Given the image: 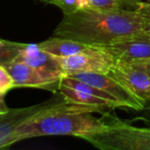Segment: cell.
<instances>
[{
    "instance_id": "6da1fadb",
    "label": "cell",
    "mask_w": 150,
    "mask_h": 150,
    "mask_svg": "<svg viewBox=\"0 0 150 150\" xmlns=\"http://www.w3.org/2000/svg\"><path fill=\"white\" fill-rule=\"evenodd\" d=\"M148 24L135 8L78 9L63 16L54 36L76 40L88 46H106L144 33Z\"/></svg>"
},
{
    "instance_id": "7a4b0ae2",
    "label": "cell",
    "mask_w": 150,
    "mask_h": 150,
    "mask_svg": "<svg viewBox=\"0 0 150 150\" xmlns=\"http://www.w3.org/2000/svg\"><path fill=\"white\" fill-rule=\"evenodd\" d=\"M102 109L65 102L45 113L24 122L16 132L18 142L44 136H71L86 139L106 127Z\"/></svg>"
},
{
    "instance_id": "3957f363",
    "label": "cell",
    "mask_w": 150,
    "mask_h": 150,
    "mask_svg": "<svg viewBox=\"0 0 150 150\" xmlns=\"http://www.w3.org/2000/svg\"><path fill=\"white\" fill-rule=\"evenodd\" d=\"M106 127L86 138L102 150H150V127H136L122 121L110 111L102 114Z\"/></svg>"
},
{
    "instance_id": "277c9868",
    "label": "cell",
    "mask_w": 150,
    "mask_h": 150,
    "mask_svg": "<svg viewBox=\"0 0 150 150\" xmlns=\"http://www.w3.org/2000/svg\"><path fill=\"white\" fill-rule=\"evenodd\" d=\"M65 102H67V100L58 93V96L43 103L25 108L9 109L8 112L0 114V149H6L18 143L16 132L24 122L47 112Z\"/></svg>"
},
{
    "instance_id": "5b68a950",
    "label": "cell",
    "mask_w": 150,
    "mask_h": 150,
    "mask_svg": "<svg viewBox=\"0 0 150 150\" xmlns=\"http://www.w3.org/2000/svg\"><path fill=\"white\" fill-rule=\"evenodd\" d=\"M58 59L64 75L86 72L109 73L116 63L115 59L101 46H88L77 54Z\"/></svg>"
},
{
    "instance_id": "8992f818",
    "label": "cell",
    "mask_w": 150,
    "mask_h": 150,
    "mask_svg": "<svg viewBox=\"0 0 150 150\" xmlns=\"http://www.w3.org/2000/svg\"><path fill=\"white\" fill-rule=\"evenodd\" d=\"M108 74L142 102H150V62H116Z\"/></svg>"
},
{
    "instance_id": "52a82bcc",
    "label": "cell",
    "mask_w": 150,
    "mask_h": 150,
    "mask_svg": "<svg viewBox=\"0 0 150 150\" xmlns=\"http://www.w3.org/2000/svg\"><path fill=\"white\" fill-rule=\"evenodd\" d=\"M13 80V88H34L59 93L62 73L29 66L20 61H13L3 66Z\"/></svg>"
},
{
    "instance_id": "ba28073f",
    "label": "cell",
    "mask_w": 150,
    "mask_h": 150,
    "mask_svg": "<svg viewBox=\"0 0 150 150\" xmlns=\"http://www.w3.org/2000/svg\"><path fill=\"white\" fill-rule=\"evenodd\" d=\"M76 79H79L86 83L96 86L97 88L103 91L109 96H111L120 108H127L135 111H142L145 107V103L133 95L123 84L117 79L112 77L108 73H96L86 72L76 73V74L67 75Z\"/></svg>"
},
{
    "instance_id": "9c48e42d",
    "label": "cell",
    "mask_w": 150,
    "mask_h": 150,
    "mask_svg": "<svg viewBox=\"0 0 150 150\" xmlns=\"http://www.w3.org/2000/svg\"><path fill=\"white\" fill-rule=\"evenodd\" d=\"M101 47H104L116 62H150V36L145 32Z\"/></svg>"
},
{
    "instance_id": "30bf717a",
    "label": "cell",
    "mask_w": 150,
    "mask_h": 150,
    "mask_svg": "<svg viewBox=\"0 0 150 150\" xmlns=\"http://www.w3.org/2000/svg\"><path fill=\"white\" fill-rule=\"evenodd\" d=\"M17 61L23 62L35 68L64 74L59 63L58 57H54L41 50L38 43H26L17 58Z\"/></svg>"
},
{
    "instance_id": "8fae6325",
    "label": "cell",
    "mask_w": 150,
    "mask_h": 150,
    "mask_svg": "<svg viewBox=\"0 0 150 150\" xmlns=\"http://www.w3.org/2000/svg\"><path fill=\"white\" fill-rule=\"evenodd\" d=\"M59 93L70 103L84 105V106L96 107V108L102 109L104 112H109V111L114 110V109L117 108L116 105L105 100V99L97 97L95 95L88 94V93H86L83 91L70 88V86H66V84L62 83V82L60 83Z\"/></svg>"
},
{
    "instance_id": "7c38bea8",
    "label": "cell",
    "mask_w": 150,
    "mask_h": 150,
    "mask_svg": "<svg viewBox=\"0 0 150 150\" xmlns=\"http://www.w3.org/2000/svg\"><path fill=\"white\" fill-rule=\"evenodd\" d=\"M38 45L41 50L58 58L72 56L88 47V45L81 43V42L69 39V38L60 37V36L50 37L48 39L39 42Z\"/></svg>"
},
{
    "instance_id": "4fadbf2b",
    "label": "cell",
    "mask_w": 150,
    "mask_h": 150,
    "mask_svg": "<svg viewBox=\"0 0 150 150\" xmlns=\"http://www.w3.org/2000/svg\"><path fill=\"white\" fill-rule=\"evenodd\" d=\"M134 5L129 0H77L78 9H94V11H110L125 8V5Z\"/></svg>"
},
{
    "instance_id": "5bb4252c",
    "label": "cell",
    "mask_w": 150,
    "mask_h": 150,
    "mask_svg": "<svg viewBox=\"0 0 150 150\" xmlns=\"http://www.w3.org/2000/svg\"><path fill=\"white\" fill-rule=\"evenodd\" d=\"M25 44L0 39V66H5L17 60Z\"/></svg>"
},
{
    "instance_id": "9a60e30c",
    "label": "cell",
    "mask_w": 150,
    "mask_h": 150,
    "mask_svg": "<svg viewBox=\"0 0 150 150\" xmlns=\"http://www.w3.org/2000/svg\"><path fill=\"white\" fill-rule=\"evenodd\" d=\"M44 2L56 5L63 11L64 15H69L78 11L77 0H45Z\"/></svg>"
},
{
    "instance_id": "2e32d148",
    "label": "cell",
    "mask_w": 150,
    "mask_h": 150,
    "mask_svg": "<svg viewBox=\"0 0 150 150\" xmlns=\"http://www.w3.org/2000/svg\"><path fill=\"white\" fill-rule=\"evenodd\" d=\"M13 88V80L6 68L0 66V93L7 92Z\"/></svg>"
},
{
    "instance_id": "e0dca14e",
    "label": "cell",
    "mask_w": 150,
    "mask_h": 150,
    "mask_svg": "<svg viewBox=\"0 0 150 150\" xmlns=\"http://www.w3.org/2000/svg\"><path fill=\"white\" fill-rule=\"evenodd\" d=\"M135 9L146 20L150 23V0L146 1H140L137 2L135 5Z\"/></svg>"
},
{
    "instance_id": "ac0fdd59",
    "label": "cell",
    "mask_w": 150,
    "mask_h": 150,
    "mask_svg": "<svg viewBox=\"0 0 150 150\" xmlns=\"http://www.w3.org/2000/svg\"><path fill=\"white\" fill-rule=\"evenodd\" d=\"M142 111H143V114L138 117L137 119L144 121L146 125H148L150 127V102L146 103L145 107H144V109Z\"/></svg>"
},
{
    "instance_id": "d6986e66",
    "label": "cell",
    "mask_w": 150,
    "mask_h": 150,
    "mask_svg": "<svg viewBox=\"0 0 150 150\" xmlns=\"http://www.w3.org/2000/svg\"><path fill=\"white\" fill-rule=\"evenodd\" d=\"M7 92L0 93V114L6 113L9 111V108L7 107L6 103H5V96H6Z\"/></svg>"
},
{
    "instance_id": "ffe728a7",
    "label": "cell",
    "mask_w": 150,
    "mask_h": 150,
    "mask_svg": "<svg viewBox=\"0 0 150 150\" xmlns=\"http://www.w3.org/2000/svg\"><path fill=\"white\" fill-rule=\"evenodd\" d=\"M145 33L147 34L148 36H150V23L147 25V27H146V29H145Z\"/></svg>"
},
{
    "instance_id": "44dd1931",
    "label": "cell",
    "mask_w": 150,
    "mask_h": 150,
    "mask_svg": "<svg viewBox=\"0 0 150 150\" xmlns=\"http://www.w3.org/2000/svg\"><path fill=\"white\" fill-rule=\"evenodd\" d=\"M41 1H43V2H44V1H45V0H41Z\"/></svg>"
},
{
    "instance_id": "7402d4cb",
    "label": "cell",
    "mask_w": 150,
    "mask_h": 150,
    "mask_svg": "<svg viewBox=\"0 0 150 150\" xmlns=\"http://www.w3.org/2000/svg\"><path fill=\"white\" fill-rule=\"evenodd\" d=\"M0 39H1V38H0Z\"/></svg>"
}]
</instances>
